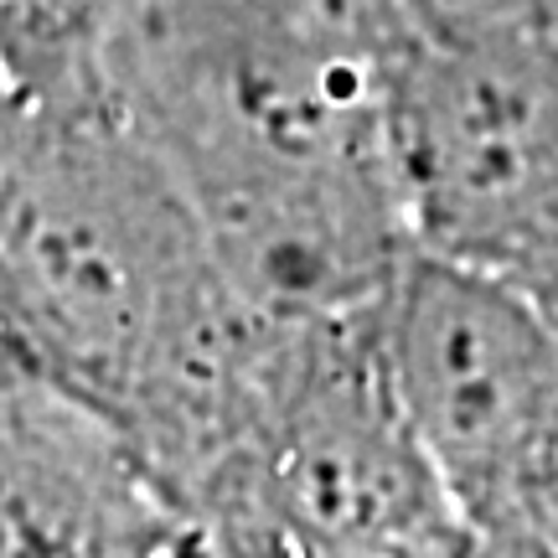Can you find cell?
<instances>
[{
  "label": "cell",
  "instance_id": "cell-4",
  "mask_svg": "<svg viewBox=\"0 0 558 558\" xmlns=\"http://www.w3.org/2000/svg\"><path fill=\"white\" fill-rule=\"evenodd\" d=\"M254 507L316 543L378 558H465L471 538L383 367V316L275 320L259 393L192 522Z\"/></svg>",
  "mask_w": 558,
  "mask_h": 558
},
{
  "label": "cell",
  "instance_id": "cell-6",
  "mask_svg": "<svg viewBox=\"0 0 558 558\" xmlns=\"http://www.w3.org/2000/svg\"><path fill=\"white\" fill-rule=\"evenodd\" d=\"M0 558H213L120 435L0 352Z\"/></svg>",
  "mask_w": 558,
  "mask_h": 558
},
{
  "label": "cell",
  "instance_id": "cell-8",
  "mask_svg": "<svg viewBox=\"0 0 558 558\" xmlns=\"http://www.w3.org/2000/svg\"><path fill=\"white\" fill-rule=\"evenodd\" d=\"M197 527L213 543V558H378V554H357V548L305 538V533L264 518L254 507H218Z\"/></svg>",
  "mask_w": 558,
  "mask_h": 558
},
{
  "label": "cell",
  "instance_id": "cell-9",
  "mask_svg": "<svg viewBox=\"0 0 558 558\" xmlns=\"http://www.w3.org/2000/svg\"><path fill=\"white\" fill-rule=\"evenodd\" d=\"M16 124H21V104H16V94L5 88V78H0V150H5V140H11Z\"/></svg>",
  "mask_w": 558,
  "mask_h": 558
},
{
  "label": "cell",
  "instance_id": "cell-1",
  "mask_svg": "<svg viewBox=\"0 0 558 558\" xmlns=\"http://www.w3.org/2000/svg\"><path fill=\"white\" fill-rule=\"evenodd\" d=\"M399 0H120L109 99L269 320L383 316L409 233L388 171Z\"/></svg>",
  "mask_w": 558,
  "mask_h": 558
},
{
  "label": "cell",
  "instance_id": "cell-5",
  "mask_svg": "<svg viewBox=\"0 0 558 558\" xmlns=\"http://www.w3.org/2000/svg\"><path fill=\"white\" fill-rule=\"evenodd\" d=\"M383 367L465 538L558 554V320L409 248Z\"/></svg>",
  "mask_w": 558,
  "mask_h": 558
},
{
  "label": "cell",
  "instance_id": "cell-2",
  "mask_svg": "<svg viewBox=\"0 0 558 558\" xmlns=\"http://www.w3.org/2000/svg\"><path fill=\"white\" fill-rule=\"evenodd\" d=\"M0 320L5 352L104 418L192 518L248 424L275 320L243 305L114 109H21L0 150Z\"/></svg>",
  "mask_w": 558,
  "mask_h": 558
},
{
  "label": "cell",
  "instance_id": "cell-3",
  "mask_svg": "<svg viewBox=\"0 0 558 558\" xmlns=\"http://www.w3.org/2000/svg\"><path fill=\"white\" fill-rule=\"evenodd\" d=\"M388 171L414 254L558 320V0H399Z\"/></svg>",
  "mask_w": 558,
  "mask_h": 558
},
{
  "label": "cell",
  "instance_id": "cell-7",
  "mask_svg": "<svg viewBox=\"0 0 558 558\" xmlns=\"http://www.w3.org/2000/svg\"><path fill=\"white\" fill-rule=\"evenodd\" d=\"M120 0H0V78L26 114H99Z\"/></svg>",
  "mask_w": 558,
  "mask_h": 558
}]
</instances>
